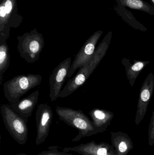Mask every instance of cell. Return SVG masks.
<instances>
[{"label":"cell","instance_id":"cell-1","mask_svg":"<svg viewBox=\"0 0 154 155\" xmlns=\"http://www.w3.org/2000/svg\"><path fill=\"white\" fill-rule=\"evenodd\" d=\"M112 32H108L99 44L92 58L80 68L77 74L68 80L61 93L60 97L64 98L74 93L87 81L105 55L112 39Z\"/></svg>","mask_w":154,"mask_h":155},{"label":"cell","instance_id":"cell-2","mask_svg":"<svg viewBox=\"0 0 154 155\" xmlns=\"http://www.w3.org/2000/svg\"><path fill=\"white\" fill-rule=\"evenodd\" d=\"M55 110L60 120L78 131L72 142H78L81 138L96 134L92 121L82 110L60 106L57 107Z\"/></svg>","mask_w":154,"mask_h":155},{"label":"cell","instance_id":"cell-3","mask_svg":"<svg viewBox=\"0 0 154 155\" xmlns=\"http://www.w3.org/2000/svg\"><path fill=\"white\" fill-rule=\"evenodd\" d=\"M42 80V77L39 74H21L15 76L4 84V96L11 104L16 103L29 90L39 85Z\"/></svg>","mask_w":154,"mask_h":155},{"label":"cell","instance_id":"cell-4","mask_svg":"<svg viewBox=\"0 0 154 155\" xmlns=\"http://www.w3.org/2000/svg\"><path fill=\"white\" fill-rule=\"evenodd\" d=\"M3 121L10 135L20 145H24L28 139V119L17 114L10 106H1Z\"/></svg>","mask_w":154,"mask_h":155},{"label":"cell","instance_id":"cell-5","mask_svg":"<svg viewBox=\"0 0 154 155\" xmlns=\"http://www.w3.org/2000/svg\"><path fill=\"white\" fill-rule=\"evenodd\" d=\"M17 49L20 56L28 63L38 61L44 45L43 38L38 35H25L19 38Z\"/></svg>","mask_w":154,"mask_h":155},{"label":"cell","instance_id":"cell-6","mask_svg":"<svg viewBox=\"0 0 154 155\" xmlns=\"http://www.w3.org/2000/svg\"><path fill=\"white\" fill-rule=\"evenodd\" d=\"M71 58H67L61 62L52 73L50 76V98L52 102L60 97L62 87L66 79L71 65Z\"/></svg>","mask_w":154,"mask_h":155},{"label":"cell","instance_id":"cell-7","mask_svg":"<svg viewBox=\"0 0 154 155\" xmlns=\"http://www.w3.org/2000/svg\"><path fill=\"white\" fill-rule=\"evenodd\" d=\"M53 113L48 104H40L35 114L37 134L35 143L39 146L44 143L49 135L52 122Z\"/></svg>","mask_w":154,"mask_h":155},{"label":"cell","instance_id":"cell-8","mask_svg":"<svg viewBox=\"0 0 154 155\" xmlns=\"http://www.w3.org/2000/svg\"><path fill=\"white\" fill-rule=\"evenodd\" d=\"M102 33V31L96 32L82 46L71 64L68 74V78H71L77 69L80 68L92 58L96 49L97 43Z\"/></svg>","mask_w":154,"mask_h":155},{"label":"cell","instance_id":"cell-9","mask_svg":"<svg viewBox=\"0 0 154 155\" xmlns=\"http://www.w3.org/2000/svg\"><path fill=\"white\" fill-rule=\"evenodd\" d=\"M154 75L150 73L144 81L140 89L135 122L138 124L144 117L147 112L148 104L153 94Z\"/></svg>","mask_w":154,"mask_h":155},{"label":"cell","instance_id":"cell-10","mask_svg":"<svg viewBox=\"0 0 154 155\" xmlns=\"http://www.w3.org/2000/svg\"><path fill=\"white\" fill-rule=\"evenodd\" d=\"M39 90H36L27 97L18 102L11 104L10 106L14 111L24 118L28 119L31 116L39 100Z\"/></svg>","mask_w":154,"mask_h":155},{"label":"cell","instance_id":"cell-11","mask_svg":"<svg viewBox=\"0 0 154 155\" xmlns=\"http://www.w3.org/2000/svg\"><path fill=\"white\" fill-rule=\"evenodd\" d=\"M89 114L92 119L96 134L98 132H101L114 116L112 112L99 108L92 109L90 111Z\"/></svg>","mask_w":154,"mask_h":155},{"label":"cell","instance_id":"cell-12","mask_svg":"<svg viewBox=\"0 0 154 155\" xmlns=\"http://www.w3.org/2000/svg\"><path fill=\"white\" fill-rule=\"evenodd\" d=\"M122 64L125 68L129 84L132 87L134 85L136 80L146 65L150 63L147 61L134 60L131 64L128 59L124 58L122 60Z\"/></svg>","mask_w":154,"mask_h":155},{"label":"cell","instance_id":"cell-13","mask_svg":"<svg viewBox=\"0 0 154 155\" xmlns=\"http://www.w3.org/2000/svg\"><path fill=\"white\" fill-rule=\"evenodd\" d=\"M117 5L128 7L154 15V6L143 0H115Z\"/></svg>","mask_w":154,"mask_h":155},{"label":"cell","instance_id":"cell-14","mask_svg":"<svg viewBox=\"0 0 154 155\" xmlns=\"http://www.w3.org/2000/svg\"><path fill=\"white\" fill-rule=\"evenodd\" d=\"M114 10L118 14L121 16L124 21L128 23L133 28L140 30L142 31H147V29L145 26L136 19L135 17L131 12L127 10L124 6L116 5L114 7Z\"/></svg>","mask_w":154,"mask_h":155},{"label":"cell","instance_id":"cell-15","mask_svg":"<svg viewBox=\"0 0 154 155\" xmlns=\"http://www.w3.org/2000/svg\"><path fill=\"white\" fill-rule=\"evenodd\" d=\"M10 56L9 47L5 41H1L0 45V85H2L4 74L10 65Z\"/></svg>","mask_w":154,"mask_h":155},{"label":"cell","instance_id":"cell-16","mask_svg":"<svg viewBox=\"0 0 154 155\" xmlns=\"http://www.w3.org/2000/svg\"><path fill=\"white\" fill-rule=\"evenodd\" d=\"M60 147L57 146H52L48 147V151H43L36 155H74L67 152H59Z\"/></svg>","mask_w":154,"mask_h":155},{"label":"cell","instance_id":"cell-17","mask_svg":"<svg viewBox=\"0 0 154 155\" xmlns=\"http://www.w3.org/2000/svg\"><path fill=\"white\" fill-rule=\"evenodd\" d=\"M12 7V5L11 2L10 0H7L5 3V6L6 14H8L11 12Z\"/></svg>","mask_w":154,"mask_h":155},{"label":"cell","instance_id":"cell-18","mask_svg":"<svg viewBox=\"0 0 154 155\" xmlns=\"http://www.w3.org/2000/svg\"><path fill=\"white\" fill-rule=\"evenodd\" d=\"M118 148H119V151L121 153H124L127 150V146L125 142H122L119 144Z\"/></svg>","mask_w":154,"mask_h":155},{"label":"cell","instance_id":"cell-19","mask_svg":"<svg viewBox=\"0 0 154 155\" xmlns=\"http://www.w3.org/2000/svg\"><path fill=\"white\" fill-rule=\"evenodd\" d=\"M6 12L5 11V7L4 6H2L0 7V16L3 17L6 15Z\"/></svg>","mask_w":154,"mask_h":155},{"label":"cell","instance_id":"cell-20","mask_svg":"<svg viewBox=\"0 0 154 155\" xmlns=\"http://www.w3.org/2000/svg\"><path fill=\"white\" fill-rule=\"evenodd\" d=\"M151 2V5L154 6V0H149Z\"/></svg>","mask_w":154,"mask_h":155},{"label":"cell","instance_id":"cell-21","mask_svg":"<svg viewBox=\"0 0 154 155\" xmlns=\"http://www.w3.org/2000/svg\"><path fill=\"white\" fill-rule=\"evenodd\" d=\"M14 155H27L26 154L24 153H19V154H15Z\"/></svg>","mask_w":154,"mask_h":155}]
</instances>
